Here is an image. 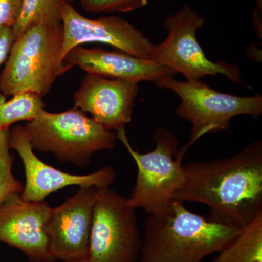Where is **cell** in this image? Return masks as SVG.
<instances>
[{"label": "cell", "instance_id": "1", "mask_svg": "<svg viewBox=\"0 0 262 262\" xmlns=\"http://www.w3.org/2000/svg\"><path fill=\"white\" fill-rule=\"evenodd\" d=\"M184 181L173 199L209 208L208 220L242 229L262 213V142L227 158L183 166Z\"/></svg>", "mask_w": 262, "mask_h": 262}, {"label": "cell", "instance_id": "2", "mask_svg": "<svg viewBox=\"0 0 262 262\" xmlns=\"http://www.w3.org/2000/svg\"><path fill=\"white\" fill-rule=\"evenodd\" d=\"M149 215L138 262H202L241 231L192 213L179 200Z\"/></svg>", "mask_w": 262, "mask_h": 262}, {"label": "cell", "instance_id": "3", "mask_svg": "<svg viewBox=\"0 0 262 262\" xmlns=\"http://www.w3.org/2000/svg\"><path fill=\"white\" fill-rule=\"evenodd\" d=\"M63 40L61 21L43 20L31 26L12 45L0 75L4 96L34 93L44 97L55 81L70 68L61 61Z\"/></svg>", "mask_w": 262, "mask_h": 262}, {"label": "cell", "instance_id": "4", "mask_svg": "<svg viewBox=\"0 0 262 262\" xmlns=\"http://www.w3.org/2000/svg\"><path fill=\"white\" fill-rule=\"evenodd\" d=\"M24 127L34 151L53 153L58 160L78 167L90 165L93 154L113 149L118 140L116 132L76 107L60 113L43 108Z\"/></svg>", "mask_w": 262, "mask_h": 262}, {"label": "cell", "instance_id": "5", "mask_svg": "<svg viewBox=\"0 0 262 262\" xmlns=\"http://www.w3.org/2000/svg\"><path fill=\"white\" fill-rule=\"evenodd\" d=\"M116 133L138 169L135 186L127 198L129 204L136 209L143 208L149 214L163 211L184 183L182 160L193 143L189 141L178 149V139L160 127L153 134L155 149L142 154L130 145L125 129Z\"/></svg>", "mask_w": 262, "mask_h": 262}, {"label": "cell", "instance_id": "6", "mask_svg": "<svg viewBox=\"0 0 262 262\" xmlns=\"http://www.w3.org/2000/svg\"><path fill=\"white\" fill-rule=\"evenodd\" d=\"M160 89H170L181 98L176 110L178 116L192 124L189 141L194 144L202 136L230 128L233 117L248 115L257 118L262 114V96H237L220 92L200 81H181L173 77L156 82Z\"/></svg>", "mask_w": 262, "mask_h": 262}, {"label": "cell", "instance_id": "7", "mask_svg": "<svg viewBox=\"0 0 262 262\" xmlns=\"http://www.w3.org/2000/svg\"><path fill=\"white\" fill-rule=\"evenodd\" d=\"M205 19L189 5H183L177 13L169 15L164 27L166 39L155 45L150 60L181 73L187 81H200L206 76H225L231 82L242 84L241 72L237 65L208 59L198 42L196 32Z\"/></svg>", "mask_w": 262, "mask_h": 262}, {"label": "cell", "instance_id": "8", "mask_svg": "<svg viewBox=\"0 0 262 262\" xmlns=\"http://www.w3.org/2000/svg\"><path fill=\"white\" fill-rule=\"evenodd\" d=\"M141 237L136 208L110 187L97 188L90 239L93 262H138Z\"/></svg>", "mask_w": 262, "mask_h": 262}, {"label": "cell", "instance_id": "9", "mask_svg": "<svg viewBox=\"0 0 262 262\" xmlns=\"http://www.w3.org/2000/svg\"><path fill=\"white\" fill-rule=\"evenodd\" d=\"M60 13L63 28L62 61L71 50L91 42L110 45L132 56L150 60L155 45L125 19L117 16L89 18L65 1L61 3Z\"/></svg>", "mask_w": 262, "mask_h": 262}, {"label": "cell", "instance_id": "10", "mask_svg": "<svg viewBox=\"0 0 262 262\" xmlns=\"http://www.w3.org/2000/svg\"><path fill=\"white\" fill-rule=\"evenodd\" d=\"M51 211L45 201L8 196L0 203V242L20 250L30 262H56L47 233Z\"/></svg>", "mask_w": 262, "mask_h": 262}, {"label": "cell", "instance_id": "11", "mask_svg": "<svg viewBox=\"0 0 262 262\" xmlns=\"http://www.w3.org/2000/svg\"><path fill=\"white\" fill-rule=\"evenodd\" d=\"M10 149L20 155L25 170L26 184L20 193L25 201H43L52 193L70 186L110 187L115 180V169L104 166L88 175H73L50 166L34 154L24 125H16L8 131Z\"/></svg>", "mask_w": 262, "mask_h": 262}, {"label": "cell", "instance_id": "12", "mask_svg": "<svg viewBox=\"0 0 262 262\" xmlns=\"http://www.w3.org/2000/svg\"><path fill=\"white\" fill-rule=\"evenodd\" d=\"M96 189L80 187L61 206L52 208L47 233L57 260L76 262L89 258Z\"/></svg>", "mask_w": 262, "mask_h": 262}, {"label": "cell", "instance_id": "13", "mask_svg": "<svg viewBox=\"0 0 262 262\" xmlns=\"http://www.w3.org/2000/svg\"><path fill=\"white\" fill-rule=\"evenodd\" d=\"M138 92L139 82L87 73L74 94V103L106 130L118 132L132 121Z\"/></svg>", "mask_w": 262, "mask_h": 262}, {"label": "cell", "instance_id": "14", "mask_svg": "<svg viewBox=\"0 0 262 262\" xmlns=\"http://www.w3.org/2000/svg\"><path fill=\"white\" fill-rule=\"evenodd\" d=\"M63 62L71 70L78 67L87 73L136 82L151 81L156 83L177 75L168 67L119 50L108 51L77 46L66 55Z\"/></svg>", "mask_w": 262, "mask_h": 262}, {"label": "cell", "instance_id": "15", "mask_svg": "<svg viewBox=\"0 0 262 262\" xmlns=\"http://www.w3.org/2000/svg\"><path fill=\"white\" fill-rule=\"evenodd\" d=\"M213 262H262V213L243 227Z\"/></svg>", "mask_w": 262, "mask_h": 262}, {"label": "cell", "instance_id": "16", "mask_svg": "<svg viewBox=\"0 0 262 262\" xmlns=\"http://www.w3.org/2000/svg\"><path fill=\"white\" fill-rule=\"evenodd\" d=\"M44 107L42 96L34 93H20L6 102L0 101V130H9L16 122L32 121Z\"/></svg>", "mask_w": 262, "mask_h": 262}, {"label": "cell", "instance_id": "17", "mask_svg": "<svg viewBox=\"0 0 262 262\" xmlns=\"http://www.w3.org/2000/svg\"><path fill=\"white\" fill-rule=\"evenodd\" d=\"M65 0H24L23 9L13 29L15 39L31 26L43 20L61 21V3Z\"/></svg>", "mask_w": 262, "mask_h": 262}, {"label": "cell", "instance_id": "18", "mask_svg": "<svg viewBox=\"0 0 262 262\" xmlns=\"http://www.w3.org/2000/svg\"><path fill=\"white\" fill-rule=\"evenodd\" d=\"M8 131L0 130V203L8 196L20 194L24 185L13 173L14 155L10 152Z\"/></svg>", "mask_w": 262, "mask_h": 262}, {"label": "cell", "instance_id": "19", "mask_svg": "<svg viewBox=\"0 0 262 262\" xmlns=\"http://www.w3.org/2000/svg\"><path fill=\"white\" fill-rule=\"evenodd\" d=\"M80 3L88 13H127L146 6L148 0H80Z\"/></svg>", "mask_w": 262, "mask_h": 262}, {"label": "cell", "instance_id": "20", "mask_svg": "<svg viewBox=\"0 0 262 262\" xmlns=\"http://www.w3.org/2000/svg\"><path fill=\"white\" fill-rule=\"evenodd\" d=\"M24 0H0V27L13 28L23 9Z\"/></svg>", "mask_w": 262, "mask_h": 262}, {"label": "cell", "instance_id": "21", "mask_svg": "<svg viewBox=\"0 0 262 262\" xmlns=\"http://www.w3.org/2000/svg\"><path fill=\"white\" fill-rule=\"evenodd\" d=\"M14 39L12 28L0 27V66L8 58Z\"/></svg>", "mask_w": 262, "mask_h": 262}, {"label": "cell", "instance_id": "22", "mask_svg": "<svg viewBox=\"0 0 262 262\" xmlns=\"http://www.w3.org/2000/svg\"><path fill=\"white\" fill-rule=\"evenodd\" d=\"M256 8L258 11H262V0H256Z\"/></svg>", "mask_w": 262, "mask_h": 262}, {"label": "cell", "instance_id": "23", "mask_svg": "<svg viewBox=\"0 0 262 262\" xmlns=\"http://www.w3.org/2000/svg\"><path fill=\"white\" fill-rule=\"evenodd\" d=\"M76 262H93V261H91V260L90 259V258L89 257V258H85V259L82 260V261H76Z\"/></svg>", "mask_w": 262, "mask_h": 262}, {"label": "cell", "instance_id": "24", "mask_svg": "<svg viewBox=\"0 0 262 262\" xmlns=\"http://www.w3.org/2000/svg\"><path fill=\"white\" fill-rule=\"evenodd\" d=\"M74 1H75V0H65V2H67V3H70V4L72 5Z\"/></svg>", "mask_w": 262, "mask_h": 262}]
</instances>
